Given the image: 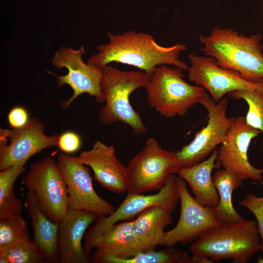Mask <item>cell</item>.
<instances>
[{"instance_id": "6da1fadb", "label": "cell", "mask_w": 263, "mask_h": 263, "mask_svg": "<svg viewBox=\"0 0 263 263\" xmlns=\"http://www.w3.org/2000/svg\"><path fill=\"white\" fill-rule=\"evenodd\" d=\"M107 34L109 42L98 46V52L87 63L100 69L113 62L120 63L135 67L150 76L162 65H173L183 70L188 68L180 58V53L187 49L183 44L163 46L151 35L132 31Z\"/></svg>"}, {"instance_id": "7a4b0ae2", "label": "cell", "mask_w": 263, "mask_h": 263, "mask_svg": "<svg viewBox=\"0 0 263 263\" xmlns=\"http://www.w3.org/2000/svg\"><path fill=\"white\" fill-rule=\"evenodd\" d=\"M261 34L246 37L227 28L215 27L208 36L201 35V51L221 67L239 73L246 80L263 81V46Z\"/></svg>"}, {"instance_id": "3957f363", "label": "cell", "mask_w": 263, "mask_h": 263, "mask_svg": "<svg viewBox=\"0 0 263 263\" xmlns=\"http://www.w3.org/2000/svg\"><path fill=\"white\" fill-rule=\"evenodd\" d=\"M101 88L105 104L98 113L99 121L110 125L120 122L129 126L137 135L147 132L140 114L130 102V96L140 88H146L150 75L143 71H125L110 65L103 67Z\"/></svg>"}, {"instance_id": "277c9868", "label": "cell", "mask_w": 263, "mask_h": 263, "mask_svg": "<svg viewBox=\"0 0 263 263\" xmlns=\"http://www.w3.org/2000/svg\"><path fill=\"white\" fill-rule=\"evenodd\" d=\"M261 247L256 221L244 219L209 229L195 240L189 250L192 255L208 258L213 262L231 259L234 263H246Z\"/></svg>"}, {"instance_id": "5b68a950", "label": "cell", "mask_w": 263, "mask_h": 263, "mask_svg": "<svg viewBox=\"0 0 263 263\" xmlns=\"http://www.w3.org/2000/svg\"><path fill=\"white\" fill-rule=\"evenodd\" d=\"M183 70L167 65L157 67L145 89L147 102L166 118L183 116L197 103L201 104L207 94L198 85L184 80Z\"/></svg>"}, {"instance_id": "8992f818", "label": "cell", "mask_w": 263, "mask_h": 263, "mask_svg": "<svg viewBox=\"0 0 263 263\" xmlns=\"http://www.w3.org/2000/svg\"><path fill=\"white\" fill-rule=\"evenodd\" d=\"M181 167L174 152L162 148L155 138H150L126 167L127 191L144 193L159 190Z\"/></svg>"}, {"instance_id": "52a82bcc", "label": "cell", "mask_w": 263, "mask_h": 263, "mask_svg": "<svg viewBox=\"0 0 263 263\" xmlns=\"http://www.w3.org/2000/svg\"><path fill=\"white\" fill-rule=\"evenodd\" d=\"M28 191L33 192L44 213L59 223L69 207L66 186L56 162L48 157L31 165L22 180Z\"/></svg>"}, {"instance_id": "ba28073f", "label": "cell", "mask_w": 263, "mask_h": 263, "mask_svg": "<svg viewBox=\"0 0 263 263\" xmlns=\"http://www.w3.org/2000/svg\"><path fill=\"white\" fill-rule=\"evenodd\" d=\"M208 113L207 125L197 132L193 139L174 152L181 167L196 164L211 153L216 147L227 138L235 118L228 117L226 97L216 102L208 94L202 101Z\"/></svg>"}, {"instance_id": "9c48e42d", "label": "cell", "mask_w": 263, "mask_h": 263, "mask_svg": "<svg viewBox=\"0 0 263 263\" xmlns=\"http://www.w3.org/2000/svg\"><path fill=\"white\" fill-rule=\"evenodd\" d=\"M85 52L83 45L77 49L62 46L51 59L52 64L55 68H65L68 70L65 75L51 73L56 77L57 86L61 87L64 85H68L73 91L72 96L62 102V107L64 109L69 107L83 94L94 97L98 102H104L101 88L102 70L84 61L82 56Z\"/></svg>"}, {"instance_id": "30bf717a", "label": "cell", "mask_w": 263, "mask_h": 263, "mask_svg": "<svg viewBox=\"0 0 263 263\" xmlns=\"http://www.w3.org/2000/svg\"><path fill=\"white\" fill-rule=\"evenodd\" d=\"M56 163L66 186L69 208L89 211L100 216L114 211V206L96 193L89 167L77 156L60 153Z\"/></svg>"}, {"instance_id": "8fae6325", "label": "cell", "mask_w": 263, "mask_h": 263, "mask_svg": "<svg viewBox=\"0 0 263 263\" xmlns=\"http://www.w3.org/2000/svg\"><path fill=\"white\" fill-rule=\"evenodd\" d=\"M177 188L180 202V215L175 226L165 231L163 245L171 247L197 239L209 229L221 223L216 218L213 208L199 203L189 193L186 182L177 177Z\"/></svg>"}, {"instance_id": "7c38bea8", "label": "cell", "mask_w": 263, "mask_h": 263, "mask_svg": "<svg viewBox=\"0 0 263 263\" xmlns=\"http://www.w3.org/2000/svg\"><path fill=\"white\" fill-rule=\"evenodd\" d=\"M188 58L190 63L187 70L189 80L207 91L216 102L234 91L263 90V81H249L237 72L220 66L211 57L190 54Z\"/></svg>"}, {"instance_id": "4fadbf2b", "label": "cell", "mask_w": 263, "mask_h": 263, "mask_svg": "<svg viewBox=\"0 0 263 263\" xmlns=\"http://www.w3.org/2000/svg\"><path fill=\"white\" fill-rule=\"evenodd\" d=\"M177 179L176 174L171 175L163 188L153 194L128 193L123 201L112 214L98 219L86 235L85 244L112 225L137 216L150 207H160L172 212L174 211L179 200Z\"/></svg>"}, {"instance_id": "5bb4252c", "label": "cell", "mask_w": 263, "mask_h": 263, "mask_svg": "<svg viewBox=\"0 0 263 263\" xmlns=\"http://www.w3.org/2000/svg\"><path fill=\"white\" fill-rule=\"evenodd\" d=\"M261 132L248 125L244 116L235 118L227 139L217 151L218 164L235 173L242 181H260L263 169L254 167L249 161L248 150L251 140Z\"/></svg>"}, {"instance_id": "9a60e30c", "label": "cell", "mask_w": 263, "mask_h": 263, "mask_svg": "<svg viewBox=\"0 0 263 263\" xmlns=\"http://www.w3.org/2000/svg\"><path fill=\"white\" fill-rule=\"evenodd\" d=\"M44 124L37 118L30 119L24 127L10 131L9 144L0 143V170L25 164L31 156L48 148L57 146L59 135H48Z\"/></svg>"}, {"instance_id": "2e32d148", "label": "cell", "mask_w": 263, "mask_h": 263, "mask_svg": "<svg viewBox=\"0 0 263 263\" xmlns=\"http://www.w3.org/2000/svg\"><path fill=\"white\" fill-rule=\"evenodd\" d=\"M134 220L117 223L85 245L86 255L92 249L96 263H114L144 252L134 231Z\"/></svg>"}, {"instance_id": "e0dca14e", "label": "cell", "mask_w": 263, "mask_h": 263, "mask_svg": "<svg viewBox=\"0 0 263 263\" xmlns=\"http://www.w3.org/2000/svg\"><path fill=\"white\" fill-rule=\"evenodd\" d=\"M77 157L92 169L94 179L103 188L115 193L127 191V168L117 157L113 145L96 140L92 149Z\"/></svg>"}, {"instance_id": "ac0fdd59", "label": "cell", "mask_w": 263, "mask_h": 263, "mask_svg": "<svg viewBox=\"0 0 263 263\" xmlns=\"http://www.w3.org/2000/svg\"><path fill=\"white\" fill-rule=\"evenodd\" d=\"M100 217L89 211L69 209L58 225L59 262H87V256L82 245V239L88 227Z\"/></svg>"}, {"instance_id": "d6986e66", "label": "cell", "mask_w": 263, "mask_h": 263, "mask_svg": "<svg viewBox=\"0 0 263 263\" xmlns=\"http://www.w3.org/2000/svg\"><path fill=\"white\" fill-rule=\"evenodd\" d=\"M26 206L33 228V243L47 262H57L59 224L44 213L32 191L27 192Z\"/></svg>"}, {"instance_id": "ffe728a7", "label": "cell", "mask_w": 263, "mask_h": 263, "mask_svg": "<svg viewBox=\"0 0 263 263\" xmlns=\"http://www.w3.org/2000/svg\"><path fill=\"white\" fill-rule=\"evenodd\" d=\"M217 151L215 150L207 159L190 166L181 167L176 174L189 186L197 201L212 208L219 202V195L211 175L217 167Z\"/></svg>"}, {"instance_id": "44dd1931", "label": "cell", "mask_w": 263, "mask_h": 263, "mask_svg": "<svg viewBox=\"0 0 263 263\" xmlns=\"http://www.w3.org/2000/svg\"><path fill=\"white\" fill-rule=\"evenodd\" d=\"M172 213L160 207H152L134 220V233L144 252L163 245L164 229L172 223Z\"/></svg>"}, {"instance_id": "7402d4cb", "label": "cell", "mask_w": 263, "mask_h": 263, "mask_svg": "<svg viewBox=\"0 0 263 263\" xmlns=\"http://www.w3.org/2000/svg\"><path fill=\"white\" fill-rule=\"evenodd\" d=\"M212 179L219 195L218 204L213 208L216 218L221 224L244 220L234 208L232 201L233 192L241 186L242 180L232 171L224 169L215 172Z\"/></svg>"}, {"instance_id": "603a6c76", "label": "cell", "mask_w": 263, "mask_h": 263, "mask_svg": "<svg viewBox=\"0 0 263 263\" xmlns=\"http://www.w3.org/2000/svg\"><path fill=\"white\" fill-rule=\"evenodd\" d=\"M25 165L13 166L0 171V219L21 215L23 205L16 196L14 184L25 170Z\"/></svg>"}, {"instance_id": "cb8c5ba5", "label": "cell", "mask_w": 263, "mask_h": 263, "mask_svg": "<svg viewBox=\"0 0 263 263\" xmlns=\"http://www.w3.org/2000/svg\"><path fill=\"white\" fill-rule=\"evenodd\" d=\"M31 241L21 215L0 219V250Z\"/></svg>"}, {"instance_id": "d4e9b609", "label": "cell", "mask_w": 263, "mask_h": 263, "mask_svg": "<svg viewBox=\"0 0 263 263\" xmlns=\"http://www.w3.org/2000/svg\"><path fill=\"white\" fill-rule=\"evenodd\" d=\"M227 95L232 99H243L246 102L248 110L244 116L245 122L262 133L263 148V90H239L230 93Z\"/></svg>"}, {"instance_id": "484cf974", "label": "cell", "mask_w": 263, "mask_h": 263, "mask_svg": "<svg viewBox=\"0 0 263 263\" xmlns=\"http://www.w3.org/2000/svg\"><path fill=\"white\" fill-rule=\"evenodd\" d=\"M191 263L187 253L177 249H155L140 252L128 259L118 260L114 263Z\"/></svg>"}, {"instance_id": "4316f807", "label": "cell", "mask_w": 263, "mask_h": 263, "mask_svg": "<svg viewBox=\"0 0 263 263\" xmlns=\"http://www.w3.org/2000/svg\"><path fill=\"white\" fill-rule=\"evenodd\" d=\"M46 262L33 241L0 250V263Z\"/></svg>"}, {"instance_id": "83f0119b", "label": "cell", "mask_w": 263, "mask_h": 263, "mask_svg": "<svg viewBox=\"0 0 263 263\" xmlns=\"http://www.w3.org/2000/svg\"><path fill=\"white\" fill-rule=\"evenodd\" d=\"M263 187V178L260 181ZM239 204L249 210L256 219L257 228L261 241V250L263 253V196L248 193L239 202Z\"/></svg>"}, {"instance_id": "f1b7e54d", "label": "cell", "mask_w": 263, "mask_h": 263, "mask_svg": "<svg viewBox=\"0 0 263 263\" xmlns=\"http://www.w3.org/2000/svg\"><path fill=\"white\" fill-rule=\"evenodd\" d=\"M81 143V139L78 134L68 131L59 135L57 147L64 153L71 154L80 149Z\"/></svg>"}, {"instance_id": "f546056e", "label": "cell", "mask_w": 263, "mask_h": 263, "mask_svg": "<svg viewBox=\"0 0 263 263\" xmlns=\"http://www.w3.org/2000/svg\"><path fill=\"white\" fill-rule=\"evenodd\" d=\"M30 119L28 111L21 106L13 107L7 115L8 122L13 129H19L24 127Z\"/></svg>"}]
</instances>
